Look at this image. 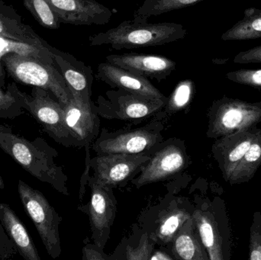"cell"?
I'll return each mask as SVG.
<instances>
[{"label":"cell","mask_w":261,"mask_h":260,"mask_svg":"<svg viewBox=\"0 0 261 260\" xmlns=\"http://www.w3.org/2000/svg\"><path fill=\"white\" fill-rule=\"evenodd\" d=\"M202 1L204 0H144L135 11L133 20L137 22L148 21L150 17L184 9Z\"/></svg>","instance_id":"603a6c76"},{"label":"cell","mask_w":261,"mask_h":260,"mask_svg":"<svg viewBox=\"0 0 261 260\" xmlns=\"http://www.w3.org/2000/svg\"><path fill=\"white\" fill-rule=\"evenodd\" d=\"M226 77L229 80L242 85H248L261 90V70H242L229 72Z\"/></svg>","instance_id":"f1b7e54d"},{"label":"cell","mask_w":261,"mask_h":260,"mask_svg":"<svg viewBox=\"0 0 261 260\" xmlns=\"http://www.w3.org/2000/svg\"><path fill=\"white\" fill-rule=\"evenodd\" d=\"M172 243V253L174 259L210 260L208 253L201 241L193 216L184 223Z\"/></svg>","instance_id":"d6986e66"},{"label":"cell","mask_w":261,"mask_h":260,"mask_svg":"<svg viewBox=\"0 0 261 260\" xmlns=\"http://www.w3.org/2000/svg\"><path fill=\"white\" fill-rule=\"evenodd\" d=\"M54 50L47 44H36L9 38H0V85L5 89V75L2 69L3 57L9 53L35 56L41 61L55 64Z\"/></svg>","instance_id":"44dd1931"},{"label":"cell","mask_w":261,"mask_h":260,"mask_svg":"<svg viewBox=\"0 0 261 260\" xmlns=\"http://www.w3.org/2000/svg\"><path fill=\"white\" fill-rule=\"evenodd\" d=\"M18 193L47 253L53 259L59 257L61 254L59 226L62 218L42 192L21 180L18 182Z\"/></svg>","instance_id":"52a82bcc"},{"label":"cell","mask_w":261,"mask_h":260,"mask_svg":"<svg viewBox=\"0 0 261 260\" xmlns=\"http://www.w3.org/2000/svg\"><path fill=\"white\" fill-rule=\"evenodd\" d=\"M0 38H9L36 44H46L30 29L18 20L6 18L0 14Z\"/></svg>","instance_id":"484cf974"},{"label":"cell","mask_w":261,"mask_h":260,"mask_svg":"<svg viewBox=\"0 0 261 260\" xmlns=\"http://www.w3.org/2000/svg\"><path fill=\"white\" fill-rule=\"evenodd\" d=\"M236 64H251L261 63V45L240 52L234 58Z\"/></svg>","instance_id":"d6a6232c"},{"label":"cell","mask_w":261,"mask_h":260,"mask_svg":"<svg viewBox=\"0 0 261 260\" xmlns=\"http://www.w3.org/2000/svg\"><path fill=\"white\" fill-rule=\"evenodd\" d=\"M249 259L261 260V214L255 212L250 228Z\"/></svg>","instance_id":"f546056e"},{"label":"cell","mask_w":261,"mask_h":260,"mask_svg":"<svg viewBox=\"0 0 261 260\" xmlns=\"http://www.w3.org/2000/svg\"><path fill=\"white\" fill-rule=\"evenodd\" d=\"M152 154H97L90 160L93 179L101 186L116 188L132 181Z\"/></svg>","instance_id":"30bf717a"},{"label":"cell","mask_w":261,"mask_h":260,"mask_svg":"<svg viewBox=\"0 0 261 260\" xmlns=\"http://www.w3.org/2000/svg\"><path fill=\"white\" fill-rule=\"evenodd\" d=\"M3 62L8 73L17 82L47 90L62 105L68 103L71 93L55 64L15 53L5 56Z\"/></svg>","instance_id":"277c9868"},{"label":"cell","mask_w":261,"mask_h":260,"mask_svg":"<svg viewBox=\"0 0 261 260\" xmlns=\"http://www.w3.org/2000/svg\"><path fill=\"white\" fill-rule=\"evenodd\" d=\"M194 89V82L191 79L179 82L170 97L167 98L164 108L158 114H162L163 116L172 115L185 109L191 103Z\"/></svg>","instance_id":"d4e9b609"},{"label":"cell","mask_w":261,"mask_h":260,"mask_svg":"<svg viewBox=\"0 0 261 260\" xmlns=\"http://www.w3.org/2000/svg\"><path fill=\"white\" fill-rule=\"evenodd\" d=\"M67 128L76 147L87 146L97 137L100 128L98 114L93 104L86 102L81 96L72 94L67 105H63Z\"/></svg>","instance_id":"4fadbf2b"},{"label":"cell","mask_w":261,"mask_h":260,"mask_svg":"<svg viewBox=\"0 0 261 260\" xmlns=\"http://www.w3.org/2000/svg\"><path fill=\"white\" fill-rule=\"evenodd\" d=\"M208 118L206 136L217 139L257 126L261 122V102H249L224 96L213 102Z\"/></svg>","instance_id":"8992f818"},{"label":"cell","mask_w":261,"mask_h":260,"mask_svg":"<svg viewBox=\"0 0 261 260\" xmlns=\"http://www.w3.org/2000/svg\"><path fill=\"white\" fill-rule=\"evenodd\" d=\"M88 183L91 188L88 215L93 240L95 245L103 250L116 218V200L112 188L101 186L93 177L89 178Z\"/></svg>","instance_id":"7c38bea8"},{"label":"cell","mask_w":261,"mask_h":260,"mask_svg":"<svg viewBox=\"0 0 261 260\" xmlns=\"http://www.w3.org/2000/svg\"><path fill=\"white\" fill-rule=\"evenodd\" d=\"M83 259L106 260L107 259V256L97 246L87 244L83 248Z\"/></svg>","instance_id":"836d02e7"},{"label":"cell","mask_w":261,"mask_h":260,"mask_svg":"<svg viewBox=\"0 0 261 260\" xmlns=\"http://www.w3.org/2000/svg\"><path fill=\"white\" fill-rule=\"evenodd\" d=\"M60 22L73 25H103L113 12L96 0H47Z\"/></svg>","instance_id":"5bb4252c"},{"label":"cell","mask_w":261,"mask_h":260,"mask_svg":"<svg viewBox=\"0 0 261 260\" xmlns=\"http://www.w3.org/2000/svg\"><path fill=\"white\" fill-rule=\"evenodd\" d=\"M0 149L32 177L50 185L61 193L69 195L67 176L55 161L58 152L45 140L41 137L28 140L9 125L0 124Z\"/></svg>","instance_id":"6da1fadb"},{"label":"cell","mask_w":261,"mask_h":260,"mask_svg":"<svg viewBox=\"0 0 261 260\" xmlns=\"http://www.w3.org/2000/svg\"><path fill=\"white\" fill-rule=\"evenodd\" d=\"M188 156L184 145L161 143L152 154L150 160L143 166L137 178L132 180L137 188L158 183L173 177L184 170L188 165Z\"/></svg>","instance_id":"8fae6325"},{"label":"cell","mask_w":261,"mask_h":260,"mask_svg":"<svg viewBox=\"0 0 261 260\" xmlns=\"http://www.w3.org/2000/svg\"><path fill=\"white\" fill-rule=\"evenodd\" d=\"M261 38V9L250 8L245 16L222 35L223 41H242Z\"/></svg>","instance_id":"7402d4cb"},{"label":"cell","mask_w":261,"mask_h":260,"mask_svg":"<svg viewBox=\"0 0 261 260\" xmlns=\"http://www.w3.org/2000/svg\"><path fill=\"white\" fill-rule=\"evenodd\" d=\"M96 77L113 88L120 89L153 99H167L147 78L134 74L107 61L98 66Z\"/></svg>","instance_id":"2e32d148"},{"label":"cell","mask_w":261,"mask_h":260,"mask_svg":"<svg viewBox=\"0 0 261 260\" xmlns=\"http://www.w3.org/2000/svg\"><path fill=\"white\" fill-rule=\"evenodd\" d=\"M212 152L225 182L248 183L261 166V129L255 126L219 137Z\"/></svg>","instance_id":"7a4b0ae2"},{"label":"cell","mask_w":261,"mask_h":260,"mask_svg":"<svg viewBox=\"0 0 261 260\" xmlns=\"http://www.w3.org/2000/svg\"><path fill=\"white\" fill-rule=\"evenodd\" d=\"M7 88L18 99L21 108L33 116L54 140L63 146L76 147L66 124L63 105L55 100L48 91L34 86L32 94L29 95L21 92L14 82Z\"/></svg>","instance_id":"5b68a950"},{"label":"cell","mask_w":261,"mask_h":260,"mask_svg":"<svg viewBox=\"0 0 261 260\" xmlns=\"http://www.w3.org/2000/svg\"><path fill=\"white\" fill-rule=\"evenodd\" d=\"M18 99L7 88L5 90L0 85V119H14L24 114Z\"/></svg>","instance_id":"83f0119b"},{"label":"cell","mask_w":261,"mask_h":260,"mask_svg":"<svg viewBox=\"0 0 261 260\" xmlns=\"http://www.w3.org/2000/svg\"><path fill=\"white\" fill-rule=\"evenodd\" d=\"M107 62L122 67L134 74L158 82L167 79L176 69V64L162 55L127 53L111 54L106 57Z\"/></svg>","instance_id":"9a60e30c"},{"label":"cell","mask_w":261,"mask_h":260,"mask_svg":"<svg viewBox=\"0 0 261 260\" xmlns=\"http://www.w3.org/2000/svg\"><path fill=\"white\" fill-rule=\"evenodd\" d=\"M167 99H153L125 90L107 92V98L99 96L93 108L104 119L133 121L146 119L161 111Z\"/></svg>","instance_id":"ba28073f"},{"label":"cell","mask_w":261,"mask_h":260,"mask_svg":"<svg viewBox=\"0 0 261 260\" xmlns=\"http://www.w3.org/2000/svg\"><path fill=\"white\" fill-rule=\"evenodd\" d=\"M163 129L161 122H153L137 129L106 133L93 148L97 154H152L162 143Z\"/></svg>","instance_id":"9c48e42d"},{"label":"cell","mask_w":261,"mask_h":260,"mask_svg":"<svg viewBox=\"0 0 261 260\" xmlns=\"http://www.w3.org/2000/svg\"><path fill=\"white\" fill-rule=\"evenodd\" d=\"M5 189L4 182H3V178H2L1 174H0V189Z\"/></svg>","instance_id":"d590c367"},{"label":"cell","mask_w":261,"mask_h":260,"mask_svg":"<svg viewBox=\"0 0 261 260\" xmlns=\"http://www.w3.org/2000/svg\"><path fill=\"white\" fill-rule=\"evenodd\" d=\"M192 216L210 260H225L222 237L219 232V224L213 214L198 209L193 212Z\"/></svg>","instance_id":"ffe728a7"},{"label":"cell","mask_w":261,"mask_h":260,"mask_svg":"<svg viewBox=\"0 0 261 260\" xmlns=\"http://www.w3.org/2000/svg\"><path fill=\"white\" fill-rule=\"evenodd\" d=\"M0 222L9 239L15 245L18 254L23 259H41L24 224L13 209L6 203H0Z\"/></svg>","instance_id":"ac0fdd59"},{"label":"cell","mask_w":261,"mask_h":260,"mask_svg":"<svg viewBox=\"0 0 261 260\" xmlns=\"http://www.w3.org/2000/svg\"><path fill=\"white\" fill-rule=\"evenodd\" d=\"M173 259H174L173 256H170L168 253L161 251V250H156V251L153 252L149 258L150 260H172Z\"/></svg>","instance_id":"e575fe53"},{"label":"cell","mask_w":261,"mask_h":260,"mask_svg":"<svg viewBox=\"0 0 261 260\" xmlns=\"http://www.w3.org/2000/svg\"><path fill=\"white\" fill-rule=\"evenodd\" d=\"M23 2L41 26L49 29L59 28L61 22L47 0H23Z\"/></svg>","instance_id":"4316f807"},{"label":"cell","mask_w":261,"mask_h":260,"mask_svg":"<svg viewBox=\"0 0 261 260\" xmlns=\"http://www.w3.org/2000/svg\"><path fill=\"white\" fill-rule=\"evenodd\" d=\"M191 216L184 209L173 208L164 214L160 220L153 238H156V241L160 244H167L172 242L184 223Z\"/></svg>","instance_id":"cb8c5ba5"},{"label":"cell","mask_w":261,"mask_h":260,"mask_svg":"<svg viewBox=\"0 0 261 260\" xmlns=\"http://www.w3.org/2000/svg\"><path fill=\"white\" fill-rule=\"evenodd\" d=\"M18 253L0 222V260L11 259Z\"/></svg>","instance_id":"1f68e13d"},{"label":"cell","mask_w":261,"mask_h":260,"mask_svg":"<svg viewBox=\"0 0 261 260\" xmlns=\"http://www.w3.org/2000/svg\"><path fill=\"white\" fill-rule=\"evenodd\" d=\"M53 57L71 94L78 95L86 102H90L94 79L90 67H87L84 62L77 61L72 55L57 49L54 50Z\"/></svg>","instance_id":"e0dca14e"},{"label":"cell","mask_w":261,"mask_h":260,"mask_svg":"<svg viewBox=\"0 0 261 260\" xmlns=\"http://www.w3.org/2000/svg\"><path fill=\"white\" fill-rule=\"evenodd\" d=\"M187 29L182 24L172 22H137L127 20L116 27L91 35L90 46H110L114 50L153 47L184 39Z\"/></svg>","instance_id":"3957f363"},{"label":"cell","mask_w":261,"mask_h":260,"mask_svg":"<svg viewBox=\"0 0 261 260\" xmlns=\"http://www.w3.org/2000/svg\"><path fill=\"white\" fill-rule=\"evenodd\" d=\"M153 250V244L150 238L144 234L139 245L136 248L128 246L125 250V259L128 260H148Z\"/></svg>","instance_id":"4dcf8cb0"}]
</instances>
